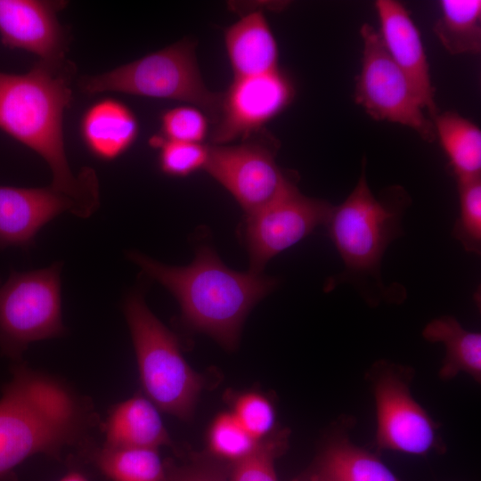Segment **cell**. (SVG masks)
Segmentation results:
<instances>
[{"mask_svg": "<svg viewBox=\"0 0 481 481\" xmlns=\"http://www.w3.org/2000/svg\"><path fill=\"white\" fill-rule=\"evenodd\" d=\"M75 65L68 60L39 61L24 74L0 72V130L39 155L56 189L95 208L99 181L92 167L75 175L63 137V114L72 102Z\"/></svg>", "mask_w": 481, "mask_h": 481, "instance_id": "obj_1", "label": "cell"}, {"mask_svg": "<svg viewBox=\"0 0 481 481\" xmlns=\"http://www.w3.org/2000/svg\"><path fill=\"white\" fill-rule=\"evenodd\" d=\"M365 171L363 160L356 185L343 202L332 205L325 224L343 263V270L329 281L327 289L348 284L371 306L400 304L407 298L406 289L384 282L381 263L388 246L404 234L403 221L412 199L399 185L374 195Z\"/></svg>", "mask_w": 481, "mask_h": 481, "instance_id": "obj_2", "label": "cell"}, {"mask_svg": "<svg viewBox=\"0 0 481 481\" xmlns=\"http://www.w3.org/2000/svg\"><path fill=\"white\" fill-rule=\"evenodd\" d=\"M94 420L89 402L61 379L17 367L0 399V481L33 455L59 458Z\"/></svg>", "mask_w": 481, "mask_h": 481, "instance_id": "obj_3", "label": "cell"}, {"mask_svg": "<svg viewBox=\"0 0 481 481\" xmlns=\"http://www.w3.org/2000/svg\"><path fill=\"white\" fill-rule=\"evenodd\" d=\"M126 257L175 297L188 324L227 348L236 346L247 314L276 284L261 273L228 268L206 246L198 249L191 265L182 267L134 250Z\"/></svg>", "mask_w": 481, "mask_h": 481, "instance_id": "obj_4", "label": "cell"}, {"mask_svg": "<svg viewBox=\"0 0 481 481\" xmlns=\"http://www.w3.org/2000/svg\"><path fill=\"white\" fill-rule=\"evenodd\" d=\"M124 314L147 396L158 409L189 419L203 386L202 377L186 363L176 337L151 313L139 290L126 296Z\"/></svg>", "mask_w": 481, "mask_h": 481, "instance_id": "obj_5", "label": "cell"}, {"mask_svg": "<svg viewBox=\"0 0 481 481\" xmlns=\"http://www.w3.org/2000/svg\"><path fill=\"white\" fill-rule=\"evenodd\" d=\"M194 50L193 42L181 40L108 72L83 77L78 85L86 94L117 92L191 103L215 124L222 94L205 86Z\"/></svg>", "mask_w": 481, "mask_h": 481, "instance_id": "obj_6", "label": "cell"}, {"mask_svg": "<svg viewBox=\"0 0 481 481\" xmlns=\"http://www.w3.org/2000/svg\"><path fill=\"white\" fill-rule=\"evenodd\" d=\"M61 263L29 272L12 271L0 281V349L18 358L29 344L61 336Z\"/></svg>", "mask_w": 481, "mask_h": 481, "instance_id": "obj_7", "label": "cell"}, {"mask_svg": "<svg viewBox=\"0 0 481 481\" xmlns=\"http://www.w3.org/2000/svg\"><path fill=\"white\" fill-rule=\"evenodd\" d=\"M367 378L375 400L378 451L426 456L445 450L440 425L412 395V368L381 360L371 366Z\"/></svg>", "mask_w": 481, "mask_h": 481, "instance_id": "obj_8", "label": "cell"}, {"mask_svg": "<svg viewBox=\"0 0 481 481\" xmlns=\"http://www.w3.org/2000/svg\"><path fill=\"white\" fill-rule=\"evenodd\" d=\"M360 34L363 48L355 86L356 103L376 120L408 126L423 140L434 141L436 135L432 120L425 115L412 82L388 54L379 31L364 23Z\"/></svg>", "mask_w": 481, "mask_h": 481, "instance_id": "obj_9", "label": "cell"}, {"mask_svg": "<svg viewBox=\"0 0 481 481\" xmlns=\"http://www.w3.org/2000/svg\"><path fill=\"white\" fill-rule=\"evenodd\" d=\"M275 148L247 141L234 145H208L203 169L235 198L248 215L297 189L292 175L275 161Z\"/></svg>", "mask_w": 481, "mask_h": 481, "instance_id": "obj_10", "label": "cell"}, {"mask_svg": "<svg viewBox=\"0 0 481 481\" xmlns=\"http://www.w3.org/2000/svg\"><path fill=\"white\" fill-rule=\"evenodd\" d=\"M332 204L303 195L297 188L273 204L248 215L246 242L250 268L261 273L274 256L325 225Z\"/></svg>", "mask_w": 481, "mask_h": 481, "instance_id": "obj_11", "label": "cell"}, {"mask_svg": "<svg viewBox=\"0 0 481 481\" xmlns=\"http://www.w3.org/2000/svg\"><path fill=\"white\" fill-rule=\"evenodd\" d=\"M295 88L280 69L260 76L233 78L222 94L219 114L211 133L213 144H226L255 135L292 102Z\"/></svg>", "mask_w": 481, "mask_h": 481, "instance_id": "obj_12", "label": "cell"}, {"mask_svg": "<svg viewBox=\"0 0 481 481\" xmlns=\"http://www.w3.org/2000/svg\"><path fill=\"white\" fill-rule=\"evenodd\" d=\"M98 208L49 184L22 188L0 185V248L32 245L40 229L67 212L90 217Z\"/></svg>", "mask_w": 481, "mask_h": 481, "instance_id": "obj_13", "label": "cell"}, {"mask_svg": "<svg viewBox=\"0 0 481 481\" xmlns=\"http://www.w3.org/2000/svg\"><path fill=\"white\" fill-rule=\"evenodd\" d=\"M67 2L0 0V37L11 49L34 53L44 61L65 60L67 39L57 13Z\"/></svg>", "mask_w": 481, "mask_h": 481, "instance_id": "obj_14", "label": "cell"}, {"mask_svg": "<svg viewBox=\"0 0 481 481\" xmlns=\"http://www.w3.org/2000/svg\"><path fill=\"white\" fill-rule=\"evenodd\" d=\"M375 7L380 24L379 33L385 48L408 77L424 109L433 118L438 110L428 61L417 26L408 10L398 1L378 0Z\"/></svg>", "mask_w": 481, "mask_h": 481, "instance_id": "obj_15", "label": "cell"}, {"mask_svg": "<svg viewBox=\"0 0 481 481\" xmlns=\"http://www.w3.org/2000/svg\"><path fill=\"white\" fill-rule=\"evenodd\" d=\"M224 45L233 78L255 77L278 69V45L260 11H253L228 27Z\"/></svg>", "mask_w": 481, "mask_h": 481, "instance_id": "obj_16", "label": "cell"}, {"mask_svg": "<svg viewBox=\"0 0 481 481\" xmlns=\"http://www.w3.org/2000/svg\"><path fill=\"white\" fill-rule=\"evenodd\" d=\"M82 140L95 157L112 160L135 142L139 124L135 113L122 102L105 98L95 102L83 114Z\"/></svg>", "mask_w": 481, "mask_h": 481, "instance_id": "obj_17", "label": "cell"}, {"mask_svg": "<svg viewBox=\"0 0 481 481\" xmlns=\"http://www.w3.org/2000/svg\"><path fill=\"white\" fill-rule=\"evenodd\" d=\"M340 425L318 455L311 478L317 481H401L379 457L353 444Z\"/></svg>", "mask_w": 481, "mask_h": 481, "instance_id": "obj_18", "label": "cell"}, {"mask_svg": "<svg viewBox=\"0 0 481 481\" xmlns=\"http://www.w3.org/2000/svg\"><path fill=\"white\" fill-rule=\"evenodd\" d=\"M104 445L109 447L158 449L171 444L158 407L141 395L115 405L104 424Z\"/></svg>", "mask_w": 481, "mask_h": 481, "instance_id": "obj_19", "label": "cell"}, {"mask_svg": "<svg viewBox=\"0 0 481 481\" xmlns=\"http://www.w3.org/2000/svg\"><path fill=\"white\" fill-rule=\"evenodd\" d=\"M430 343H442L445 356L438 376L449 380L464 372L481 381V334L462 327L456 318L443 315L430 321L422 330Z\"/></svg>", "mask_w": 481, "mask_h": 481, "instance_id": "obj_20", "label": "cell"}, {"mask_svg": "<svg viewBox=\"0 0 481 481\" xmlns=\"http://www.w3.org/2000/svg\"><path fill=\"white\" fill-rule=\"evenodd\" d=\"M432 119L457 179L481 176L480 128L451 110L438 112Z\"/></svg>", "mask_w": 481, "mask_h": 481, "instance_id": "obj_21", "label": "cell"}, {"mask_svg": "<svg viewBox=\"0 0 481 481\" xmlns=\"http://www.w3.org/2000/svg\"><path fill=\"white\" fill-rule=\"evenodd\" d=\"M434 32L453 55L481 51V1L442 0Z\"/></svg>", "mask_w": 481, "mask_h": 481, "instance_id": "obj_22", "label": "cell"}, {"mask_svg": "<svg viewBox=\"0 0 481 481\" xmlns=\"http://www.w3.org/2000/svg\"><path fill=\"white\" fill-rule=\"evenodd\" d=\"M92 455L96 467L111 481H167L158 449L103 445Z\"/></svg>", "mask_w": 481, "mask_h": 481, "instance_id": "obj_23", "label": "cell"}, {"mask_svg": "<svg viewBox=\"0 0 481 481\" xmlns=\"http://www.w3.org/2000/svg\"><path fill=\"white\" fill-rule=\"evenodd\" d=\"M460 214L452 234L465 251L481 253V176L457 179Z\"/></svg>", "mask_w": 481, "mask_h": 481, "instance_id": "obj_24", "label": "cell"}, {"mask_svg": "<svg viewBox=\"0 0 481 481\" xmlns=\"http://www.w3.org/2000/svg\"><path fill=\"white\" fill-rule=\"evenodd\" d=\"M287 436L282 431L273 439L259 442L251 452L233 462L230 481H278L274 461L286 449Z\"/></svg>", "mask_w": 481, "mask_h": 481, "instance_id": "obj_25", "label": "cell"}, {"mask_svg": "<svg viewBox=\"0 0 481 481\" xmlns=\"http://www.w3.org/2000/svg\"><path fill=\"white\" fill-rule=\"evenodd\" d=\"M259 441L253 438L240 424L232 412L219 414L213 421L208 444L212 452L233 462L251 452Z\"/></svg>", "mask_w": 481, "mask_h": 481, "instance_id": "obj_26", "label": "cell"}, {"mask_svg": "<svg viewBox=\"0 0 481 481\" xmlns=\"http://www.w3.org/2000/svg\"><path fill=\"white\" fill-rule=\"evenodd\" d=\"M150 143L159 150V167L168 175L186 176L206 164L208 145L167 141L159 135L151 137Z\"/></svg>", "mask_w": 481, "mask_h": 481, "instance_id": "obj_27", "label": "cell"}, {"mask_svg": "<svg viewBox=\"0 0 481 481\" xmlns=\"http://www.w3.org/2000/svg\"><path fill=\"white\" fill-rule=\"evenodd\" d=\"M162 138L167 141L201 143L208 132V118L194 106H177L160 117Z\"/></svg>", "mask_w": 481, "mask_h": 481, "instance_id": "obj_28", "label": "cell"}, {"mask_svg": "<svg viewBox=\"0 0 481 481\" xmlns=\"http://www.w3.org/2000/svg\"><path fill=\"white\" fill-rule=\"evenodd\" d=\"M232 412L244 429L257 441L268 435L275 423L273 404L257 393L240 395Z\"/></svg>", "mask_w": 481, "mask_h": 481, "instance_id": "obj_29", "label": "cell"}, {"mask_svg": "<svg viewBox=\"0 0 481 481\" xmlns=\"http://www.w3.org/2000/svg\"><path fill=\"white\" fill-rule=\"evenodd\" d=\"M229 472L217 464L199 463L178 472L171 481H230Z\"/></svg>", "mask_w": 481, "mask_h": 481, "instance_id": "obj_30", "label": "cell"}, {"mask_svg": "<svg viewBox=\"0 0 481 481\" xmlns=\"http://www.w3.org/2000/svg\"><path fill=\"white\" fill-rule=\"evenodd\" d=\"M59 481H89L85 475L78 471H71L63 476Z\"/></svg>", "mask_w": 481, "mask_h": 481, "instance_id": "obj_31", "label": "cell"}, {"mask_svg": "<svg viewBox=\"0 0 481 481\" xmlns=\"http://www.w3.org/2000/svg\"><path fill=\"white\" fill-rule=\"evenodd\" d=\"M294 481H317V480L309 477V479H307V480H294Z\"/></svg>", "mask_w": 481, "mask_h": 481, "instance_id": "obj_32", "label": "cell"}]
</instances>
